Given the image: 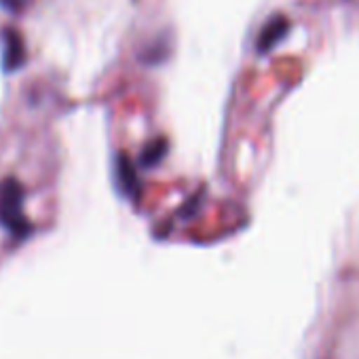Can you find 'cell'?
I'll return each instance as SVG.
<instances>
[{
	"label": "cell",
	"instance_id": "obj_1",
	"mask_svg": "<svg viewBox=\"0 0 359 359\" xmlns=\"http://www.w3.org/2000/svg\"><path fill=\"white\" fill-rule=\"evenodd\" d=\"M0 224L13 235H26L30 222L24 212V187L15 177H7L0 184Z\"/></svg>",
	"mask_w": 359,
	"mask_h": 359
},
{
	"label": "cell",
	"instance_id": "obj_2",
	"mask_svg": "<svg viewBox=\"0 0 359 359\" xmlns=\"http://www.w3.org/2000/svg\"><path fill=\"white\" fill-rule=\"evenodd\" d=\"M3 43H5V51H3V66L7 72H13L18 68L24 66L26 62V45H24V36L13 30L7 28L3 32Z\"/></svg>",
	"mask_w": 359,
	"mask_h": 359
},
{
	"label": "cell",
	"instance_id": "obj_3",
	"mask_svg": "<svg viewBox=\"0 0 359 359\" xmlns=\"http://www.w3.org/2000/svg\"><path fill=\"white\" fill-rule=\"evenodd\" d=\"M116 177H118V187H121V191L125 195H129V197L137 195L140 177H137V171H135V163L125 152H121L116 156Z\"/></svg>",
	"mask_w": 359,
	"mask_h": 359
},
{
	"label": "cell",
	"instance_id": "obj_4",
	"mask_svg": "<svg viewBox=\"0 0 359 359\" xmlns=\"http://www.w3.org/2000/svg\"><path fill=\"white\" fill-rule=\"evenodd\" d=\"M285 28H287V20L283 15H275L273 20H269L266 26L262 28L260 36H258V49L260 51L271 49L281 39V34L285 32Z\"/></svg>",
	"mask_w": 359,
	"mask_h": 359
},
{
	"label": "cell",
	"instance_id": "obj_5",
	"mask_svg": "<svg viewBox=\"0 0 359 359\" xmlns=\"http://www.w3.org/2000/svg\"><path fill=\"white\" fill-rule=\"evenodd\" d=\"M167 150H169V144H167V140H163V137H156V140L148 142V144L144 146L142 154H140L142 167H154V165H158V163L165 158Z\"/></svg>",
	"mask_w": 359,
	"mask_h": 359
},
{
	"label": "cell",
	"instance_id": "obj_6",
	"mask_svg": "<svg viewBox=\"0 0 359 359\" xmlns=\"http://www.w3.org/2000/svg\"><path fill=\"white\" fill-rule=\"evenodd\" d=\"M0 5H3L5 9H11V11H22L26 0H0Z\"/></svg>",
	"mask_w": 359,
	"mask_h": 359
}]
</instances>
